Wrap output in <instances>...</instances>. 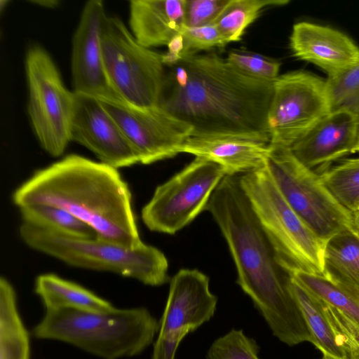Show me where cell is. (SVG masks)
<instances>
[{
	"instance_id": "e575fe53",
	"label": "cell",
	"mask_w": 359,
	"mask_h": 359,
	"mask_svg": "<svg viewBox=\"0 0 359 359\" xmlns=\"http://www.w3.org/2000/svg\"><path fill=\"white\" fill-rule=\"evenodd\" d=\"M168 50L162 54V61L165 66L172 67L183 58L184 39L180 33L173 37L167 45Z\"/></svg>"
},
{
	"instance_id": "1f68e13d",
	"label": "cell",
	"mask_w": 359,
	"mask_h": 359,
	"mask_svg": "<svg viewBox=\"0 0 359 359\" xmlns=\"http://www.w3.org/2000/svg\"><path fill=\"white\" fill-rule=\"evenodd\" d=\"M229 0H185L184 25L197 27L213 24Z\"/></svg>"
},
{
	"instance_id": "7a4b0ae2",
	"label": "cell",
	"mask_w": 359,
	"mask_h": 359,
	"mask_svg": "<svg viewBox=\"0 0 359 359\" xmlns=\"http://www.w3.org/2000/svg\"><path fill=\"white\" fill-rule=\"evenodd\" d=\"M205 210L226 241L238 285L250 297L273 336L290 346L311 342L310 332L290 288L291 276L278 262L239 176L223 177Z\"/></svg>"
},
{
	"instance_id": "2e32d148",
	"label": "cell",
	"mask_w": 359,
	"mask_h": 359,
	"mask_svg": "<svg viewBox=\"0 0 359 359\" xmlns=\"http://www.w3.org/2000/svg\"><path fill=\"white\" fill-rule=\"evenodd\" d=\"M217 297L210 290V279L197 269H182L170 281L169 293L158 334L182 327L194 331L214 316Z\"/></svg>"
},
{
	"instance_id": "83f0119b",
	"label": "cell",
	"mask_w": 359,
	"mask_h": 359,
	"mask_svg": "<svg viewBox=\"0 0 359 359\" xmlns=\"http://www.w3.org/2000/svg\"><path fill=\"white\" fill-rule=\"evenodd\" d=\"M259 346L242 330L232 329L210 346L206 359H259Z\"/></svg>"
},
{
	"instance_id": "d6a6232c",
	"label": "cell",
	"mask_w": 359,
	"mask_h": 359,
	"mask_svg": "<svg viewBox=\"0 0 359 359\" xmlns=\"http://www.w3.org/2000/svg\"><path fill=\"white\" fill-rule=\"evenodd\" d=\"M191 332L194 331L190 327H182L158 334L154 344L151 359H174L180 343Z\"/></svg>"
},
{
	"instance_id": "7402d4cb",
	"label": "cell",
	"mask_w": 359,
	"mask_h": 359,
	"mask_svg": "<svg viewBox=\"0 0 359 359\" xmlns=\"http://www.w3.org/2000/svg\"><path fill=\"white\" fill-rule=\"evenodd\" d=\"M323 276L359 293V233L357 230L341 232L325 243Z\"/></svg>"
},
{
	"instance_id": "f1b7e54d",
	"label": "cell",
	"mask_w": 359,
	"mask_h": 359,
	"mask_svg": "<svg viewBox=\"0 0 359 359\" xmlns=\"http://www.w3.org/2000/svg\"><path fill=\"white\" fill-rule=\"evenodd\" d=\"M226 59L236 69L255 79L273 82L279 76L280 63L261 55L232 50Z\"/></svg>"
},
{
	"instance_id": "e0dca14e",
	"label": "cell",
	"mask_w": 359,
	"mask_h": 359,
	"mask_svg": "<svg viewBox=\"0 0 359 359\" xmlns=\"http://www.w3.org/2000/svg\"><path fill=\"white\" fill-rule=\"evenodd\" d=\"M293 55L333 77L359 63V47L344 33L308 22L293 25L290 37Z\"/></svg>"
},
{
	"instance_id": "74e56055",
	"label": "cell",
	"mask_w": 359,
	"mask_h": 359,
	"mask_svg": "<svg viewBox=\"0 0 359 359\" xmlns=\"http://www.w3.org/2000/svg\"><path fill=\"white\" fill-rule=\"evenodd\" d=\"M355 152L359 153V128H358L357 141H356L355 147L354 149V153H355Z\"/></svg>"
},
{
	"instance_id": "9a60e30c",
	"label": "cell",
	"mask_w": 359,
	"mask_h": 359,
	"mask_svg": "<svg viewBox=\"0 0 359 359\" xmlns=\"http://www.w3.org/2000/svg\"><path fill=\"white\" fill-rule=\"evenodd\" d=\"M359 116L340 108L318 121L290 148L305 167L318 175L354 153Z\"/></svg>"
},
{
	"instance_id": "d6986e66",
	"label": "cell",
	"mask_w": 359,
	"mask_h": 359,
	"mask_svg": "<svg viewBox=\"0 0 359 359\" xmlns=\"http://www.w3.org/2000/svg\"><path fill=\"white\" fill-rule=\"evenodd\" d=\"M185 0H131L130 32L142 46H166L184 25Z\"/></svg>"
},
{
	"instance_id": "52a82bcc",
	"label": "cell",
	"mask_w": 359,
	"mask_h": 359,
	"mask_svg": "<svg viewBox=\"0 0 359 359\" xmlns=\"http://www.w3.org/2000/svg\"><path fill=\"white\" fill-rule=\"evenodd\" d=\"M266 167L281 194L304 222L325 244L332 236L356 230L354 214L325 187L320 175L293 155L290 147L271 145Z\"/></svg>"
},
{
	"instance_id": "f546056e",
	"label": "cell",
	"mask_w": 359,
	"mask_h": 359,
	"mask_svg": "<svg viewBox=\"0 0 359 359\" xmlns=\"http://www.w3.org/2000/svg\"><path fill=\"white\" fill-rule=\"evenodd\" d=\"M331 111L339 109L359 92V63L344 72L325 80Z\"/></svg>"
},
{
	"instance_id": "30bf717a",
	"label": "cell",
	"mask_w": 359,
	"mask_h": 359,
	"mask_svg": "<svg viewBox=\"0 0 359 359\" xmlns=\"http://www.w3.org/2000/svg\"><path fill=\"white\" fill-rule=\"evenodd\" d=\"M225 175L220 165L196 157L156 188L142 210L143 223L150 231L175 234L205 210L213 191Z\"/></svg>"
},
{
	"instance_id": "484cf974",
	"label": "cell",
	"mask_w": 359,
	"mask_h": 359,
	"mask_svg": "<svg viewBox=\"0 0 359 359\" xmlns=\"http://www.w3.org/2000/svg\"><path fill=\"white\" fill-rule=\"evenodd\" d=\"M290 276L305 290L359 325V293L318 274L297 272Z\"/></svg>"
},
{
	"instance_id": "cb8c5ba5",
	"label": "cell",
	"mask_w": 359,
	"mask_h": 359,
	"mask_svg": "<svg viewBox=\"0 0 359 359\" xmlns=\"http://www.w3.org/2000/svg\"><path fill=\"white\" fill-rule=\"evenodd\" d=\"M22 222L53 233L78 238L96 236L81 220L57 207L32 205L19 208Z\"/></svg>"
},
{
	"instance_id": "d4e9b609",
	"label": "cell",
	"mask_w": 359,
	"mask_h": 359,
	"mask_svg": "<svg viewBox=\"0 0 359 359\" xmlns=\"http://www.w3.org/2000/svg\"><path fill=\"white\" fill-rule=\"evenodd\" d=\"M288 3V0H229L213 24L226 43L238 41L264 9Z\"/></svg>"
},
{
	"instance_id": "5bb4252c",
	"label": "cell",
	"mask_w": 359,
	"mask_h": 359,
	"mask_svg": "<svg viewBox=\"0 0 359 359\" xmlns=\"http://www.w3.org/2000/svg\"><path fill=\"white\" fill-rule=\"evenodd\" d=\"M71 141L91 151L100 162L118 169L140 163L123 131L102 102L74 93Z\"/></svg>"
},
{
	"instance_id": "6da1fadb",
	"label": "cell",
	"mask_w": 359,
	"mask_h": 359,
	"mask_svg": "<svg viewBox=\"0 0 359 359\" xmlns=\"http://www.w3.org/2000/svg\"><path fill=\"white\" fill-rule=\"evenodd\" d=\"M273 82L244 75L215 53L183 57L166 73L158 107L192 128L191 136L269 143Z\"/></svg>"
},
{
	"instance_id": "ba28073f",
	"label": "cell",
	"mask_w": 359,
	"mask_h": 359,
	"mask_svg": "<svg viewBox=\"0 0 359 359\" xmlns=\"http://www.w3.org/2000/svg\"><path fill=\"white\" fill-rule=\"evenodd\" d=\"M102 48L109 81L126 104L158 107L166 76L162 54L139 43L122 20L107 16Z\"/></svg>"
},
{
	"instance_id": "5b68a950",
	"label": "cell",
	"mask_w": 359,
	"mask_h": 359,
	"mask_svg": "<svg viewBox=\"0 0 359 359\" xmlns=\"http://www.w3.org/2000/svg\"><path fill=\"white\" fill-rule=\"evenodd\" d=\"M19 233L29 248L75 267L114 273L150 286L169 281L165 255L144 243L130 248L97 236H64L23 222Z\"/></svg>"
},
{
	"instance_id": "277c9868",
	"label": "cell",
	"mask_w": 359,
	"mask_h": 359,
	"mask_svg": "<svg viewBox=\"0 0 359 359\" xmlns=\"http://www.w3.org/2000/svg\"><path fill=\"white\" fill-rule=\"evenodd\" d=\"M158 332V322L146 308L115 307L105 312L46 309L32 334L71 344L101 359H120L140 354Z\"/></svg>"
},
{
	"instance_id": "4dcf8cb0",
	"label": "cell",
	"mask_w": 359,
	"mask_h": 359,
	"mask_svg": "<svg viewBox=\"0 0 359 359\" xmlns=\"http://www.w3.org/2000/svg\"><path fill=\"white\" fill-rule=\"evenodd\" d=\"M180 34L184 39L183 57L227 44L215 24L197 27L184 26Z\"/></svg>"
},
{
	"instance_id": "8992f818",
	"label": "cell",
	"mask_w": 359,
	"mask_h": 359,
	"mask_svg": "<svg viewBox=\"0 0 359 359\" xmlns=\"http://www.w3.org/2000/svg\"><path fill=\"white\" fill-rule=\"evenodd\" d=\"M239 180L280 266L290 275L323 276L325 243L285 201L266 165L241 175Z\"/></svg>"
},
{
	"instance_id": "603a6c76",
	"label": "cell",
	"mask_w": 359,
	"mask_h": 359,
	"mask_svg": "<svg viewBox=\"0 0 359 359\" xmlns=\"http://www.w3.org/2000/svg\"><path fill=\"white\" fill-rule=\"evenodd\" d=\"M29 334L20 317L15 288L0 278V359H29Z\"/></svg>"
},
{
	"instance_id": "7c38bea8",
	"label": "cell",
	"mask_w": 359,
	"mask_h": 359,
	"mask_svg": "<svg viewBox=\"0 0 359 359\" xmlns=\"http://www.w3.org/2000/svg\"><path fill=\"white\" fill-rule=\"evenodd\" d=\"M121 128L140 163L148 165L181 153L192 128L161 107L142 108L100 100Z\"/></svg>"
},
{
	"instance_id": "8fae6325",
	"label": "cell",
	"mask_w": 359,
	"mask_h": 359,
	"mask_svg": "<svg viewBox=\"0 0 359 359\" xmlns=\"http://www.w3.org/2000/svg\"><path fill=\"white\" fill-rule=\"evenodd\" d=\"M330 112L325 80L304 71L279 75L266 117L269 144L290 147Z\"/></svg>"
},
{
	"instance_id": "ffe728a7",
	"label": "cell",
	"mask_w": 359,
	"mask_h": 359,
	"mask_svg": "<svg viewBox=\"0 0 359 359\" xmlns=\"http://www.w3.org/2000/svg\"><path fill=\"white\" fill-rule=\"evenodd\" d=\"M290 288L310 332L311 343L324 356L333 359H359V347L331 324L325 313L322 300L292 278Z\"/></svg>"
},
{
	"instance_id": "3957f363",
	"label": "cell",
	"mask_w": 359,
	"mask_h": 359,
	"mask_svg": "<svg viewBox=\"0 0 359 359\" xmlns=\"http://www.w3.org/2000/svg\"><path fill=\"white\" fill-rule=\"evenodd\" d=\"M19 208L48 205L89 226L97 237L135 248L142 241L132 195L118 169L77 154L36 171L12 196Z\"/></svg>"
},
{
	"instance_id": "44dd1931",
	"label": "cell",
	"mask_w": 359,
	"mask_h": 359,
	"mask_svg": "<svg viewBox=\"0 0 359 359\" xmlns=\"http://www.w3.org/2000/svg\"><path fill=\"white\" fill-rule=\"evenodd\" d=\"M34 292L46 309L109 311L115 307L84 287L53 273L39 276Z\"/></svg>"
},
{
	"instance_id": "ac0fdd59",
	"label": "cell",
	"mask_w": 359,
	"mask_h": 359,
	"mask_svg": "<svg viewBox=\"0 0 359 359\" xmlns=\"http://www.w3.org/2000/svg\"><path fill=\"white\" fill-rule=\"evenodd\" d=\"M269 143L230 136H190L181 153H187L220 165L226 175L246 174L264 168Z\"/></svg>"
},
{
	"instance_id": "9c48e42d",
	"label": "cell",
	"mask_w": 359,
	"mask_h": 359,
	"mask_svg": "<svg viewBox=\"0 0 359 359\" xmlns=\"http://www.w3.org/2000/svg\"><path fill=\"white\" fill-rule=\"evenodd\" d=\"M25 67L32 128L43 149L58 157L71 141L74 92L65 87L53 60L39 45L27 49Z\"/></svg>"
},
{
	"instance_id": "4fadbf2b",
	"label": "cell",
	"mask_w": 359,
	"mask_h": 359,
	"mask_svg": "<svg viewBox=\"0 0 359 359\" xmlns=\"http://www.w3.org/2000/svg\"><path fill=\"white\" fill-rule=\"evenodd\" d=\"M108 15L100 0L84 5L72 41L73 91L102 101L123 102L113 90L105 69L102 28Z\"/></svg>"
},
{
	"instance_id": "836d02e7",
	"label": "cell",
	"mask_w": 359,
	"mask_h": 359,
	"mask_svg": "<svg viewBox=\"0 0 359 359\" xmlns=\"http://www.w3.org/2000/svg\"><path fill=\"white\" fill-rule=\"evenodd\" d=\"M322 302L325 313L331 324L359 347V325L337 309Z\"/></svg>"
},
{
	"instance_id": "8d00e7d4",
	"label": "cell",
	"mask_w": 359,
	"mask_h": 359,
	"mask_svg": "<svg viewBox=\"0 0 359 359\" xmlns=\"http://www.w3.org/2000/svg\"><path fill=\"white\" fill-rule=\"evenodd\" d=\"M354 222L356 230L359 233V211L354 213Z\"/></svg>"
},
{
	"instance_id": "d590c367",
	"label": "cell",
	"mask_w": 359,
	"mask_h": 359,
	"mask_svg": "<svg viewBox=\"0 0 359 359\" xmlns=\"http://www.w3.org/2000/svg\"><path fill=\"white\" fill-rule=\"evenodd\" d=\"M33 3H35L40 6H43L45 8H54L56 7L57 5V1L54 0H46V1H33Z\"/></svg>"
},
{
	"instance_id": "4316f807",
	"label": "cell",
	"mask_w": 359,
	"mask_h": 359,
	"mask_svg": "<svg viewBox=\"0 0 359 359\" xmlns=\"http://www.w3.org/2000/svg\"><path fill=\"white\" fill-rule=\"evenodd\" d=\"M320 177L340 205L353 214L359 211V157L344 158Z\"/></svg>"
},
{
	"instance_id": "f35d334b",
	"label": "cell",
	"mask_w": 359,
	"mask_h": 359,
	"mask_svg": "<svg viewBox=\"0 0 359 359\" xmlns=\"http://www.w3.org/2000/svg\"><path fill=\"white\" fill-rule=\"evenodd\" d=\"M321 359H333V358L323 355V357Z\"/></svg>"
}]
</instances>
